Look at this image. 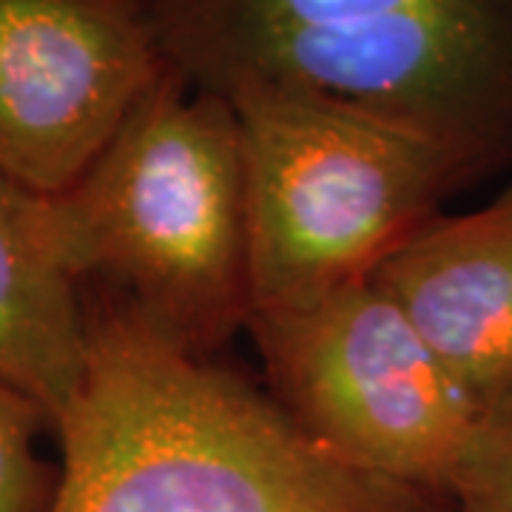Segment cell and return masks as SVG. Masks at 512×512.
<instances>
[{
	"mask_svg": "<svg viewBox=\"0 0 512 512\" xmlns=\"http://www.w3.org/2000/svg\"><path fill=\"white\" fill-rule=\"evenodd\" d=\"M83 365V288L57 254L49 197L0 174V382L55 424Z\"/></svg>",
	"mask_w": 512,
	"mask_h": 512,
	"instance_id": "ba28073f",
	"label": "cell"
},
{
	"mask_svg": "<svg viewBox=\"0 0 512 512\" xmlns=\"http://www.w3.org/2000/svg\"><path fill=\"white\" fill-rule=\"evenodd\" d=\"M52 416L0 382V512H55L60 464L37 453V436Z\"/></svg>",
	"mask_w": 512,
	"mask_h": 512,
	"instance_id": "9c48e42d",
	"label": "cell"
},
{
	"mask_svg": "<svg viewBox=\"0 0 512 512\" xmlns=\"http://www.w3.org/2000/svg\"><path fill=\"white\" fill-rule=\"evenodd\" d=\"M168 69L225 94L274 80L512 168V0H146Z\"/></svg>",
	"mask_w": 512,
	"mask_h": 512,
	"instance_id": "7a4b0ae2",
	"label": "cell"
},
{
	"mask_svg": "<svg viewBox=\"0 0 512 512\" xmlns=\"http://www.w3.org/2000/svg\"><path fill=\"white\" fill-rule=\"evenodd\" d=\"M225 100L242 151L251 313L367 279L476 183L430 137L308 86L256 80Z\"/></svg>",
	"mask_w": 512,
	"mask_h": 512,
	"instance_id": "277c9868",
	"label": "cell"
},
{
	"mask_svg": "<svg viewBox=\"0 0 512 512\" xmlns=\"http://www.w3.org/2000/svg\"><path fill=\"white\" fill-rule=\"evenodd\" d=\"M450 498L456 512H512V404L484 416Z\"/></svg>",
	"mask_w": 512,
	"mask_h": 512,
	"instance_id": "30bf717a",
	"label": "cell"
},
{
	"mask_svg": "<svg viewBox=\"0 0 512 512\" xmlns=\"http://www.w3.org/2000/svg\"><path fill=\"white\" fill-rule=\"evenodd\" d=\"M274 402L330 456L450 498L484 410L373 276L248 316Z\"/></svg>",
	"mask_w": 512,
	"mask_h": 512,
	"instance_id": "5b68a950",
	"label": "cell"
},
{
	"mask_svg": "<svg viewBox=\"0 0 512 512\" xmlns=\"http://www.w3.org/2000/svg\"><path fill=\"white\" fill-rule=\"evenodd\" d=\"M467 393L512 404V183L470 214H436L373 271Z\"/></svg>",
	"mask_w": 512,
	"mask_h": 512,
	"instance_id": "52a82bcc",
	"label": "cell"
},
{
	"mask_svg": "<svg viewBox=\"0 0 512 512\" xmlns=\"http://www.w3.org/2000/svg\"><path fill=\"white\" fill-rule=\"evenodd\" d=\"M80 288L86 365L52 424L55 512H456L348 467L268 390L168 345L117 293Z\"/></svg>",
	"mask_w": 512,
	"mask_h": 512,
	"instance_id": "6da1fadb",
	"label": "cell"
},
{
	"mask_svg": "<svg viewBox=\"0 0 512 512\" xmlns=\"http://www.w3.org/2000/svg\"><path fill=\"white\" fill-rule=\"evenodd\" d=\"M80 285L117 293L168 345L211 359L251 316L239 128L220 94L165 66L106 148L49 197Z\"/></svg>",
	"mask_w": 512,
	"mask_h": 512,
	"instance_id": "3957f363",
	"label": "cell"
},
{
	"mask_svg": "<svg viewBox=\"0 0 512 512\" xmlns=\"http://www.w3.org/2000/svg\"><path fill=\"white\" fill-rule=\"evenodd\" d=\"M163 72L146 0H0V174L63 194Z\"/></svg>",
	"mask_w": 512,
	"mask_h": 512,
	"instance_id": "8992f818",
	"label": "cell"
}]
</instances>
